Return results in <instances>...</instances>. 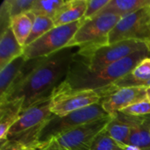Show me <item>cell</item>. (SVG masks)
<instances>
[{"label": "cell", "mask_w": 150, "mask_h": 150, "mask_svg": "<svg viewBox=\"0 0 150 150\" xmlns=\"http://www.w3.org/2000/svg\"><path fill=\"white\" fill-rule=\"evenodd\" d=\"M78 51V47H67L45 57L39 66L0 103L23 99L24 110L37 101L50 97L54 91L65 81Z\"/></svg>", "instance_id": "cell-1"}, {"label": "cell", "mask_w": 150, "mask_h": 150, "mask_svg": "<svg viewBox=\"0 0 150 150\" xmlns=\"http://www.w3.org/2000/svg\"><path fill=\"white\" fill-rule=\"evenodd\" d=\"M149 56L150 48L139 50L98 71L89 69L75 56L63 84L74 90L97 91L120 80L133 71L142 60Z\"/></svg>", "instance_id": "cell-2"}, {"label": "cell", "mask_w": 150, "mask_h": 150, "mask_svg": "<svg viewBox=\"0 0 150 150\" xmlns=\"http://www.w3.org/2000/svg\"><path fill=\"white\" fill-rule=\"evenodd\" d=\"M53 114L51 96L37 101L22 110L19 118L10 128L6 139L19 142L28 149L40 148L38 145L39 134Z\"/></svg>", "instance_id": "cell-3"}, {"label": "cell", "mask_w": 150, "mask_h": 150, "mask_svg": "<svg viewBox=\"0 0 150 150\" xmlns=\"http://www.w3.org/2000/svg\"><path fill=\"white\" fill-rule=\"evenodd\" d=\"M145 48H150V43L128 40L98 47H79L76 58L89 69L98 71Z\"/></svg>", "instance_id": "cell-4"}, {"label": "cell", "mask_w": 150, "mask_h": 150, "mask_svg": "<svg viewBox=\"0 0 150 150\" xmlns=\"http://www.w3.org/2000/svg\"><path fill=\"white\" fill-rule=\"evenodd\" d=\"M110 116L103 108L101 102L83 109L72 112L64 116H53L42 127L39 137L38 145L44 149L51 141L73 130L82 125Z\"/></svg>", "instance_id": "cell-5"}, {"label": "cell", "mask_w": 150, "mask_h": 150, "mask_svg": "<svg viewBox=\"0 0 150 150\" xmlns=\"http://www.w3.org/2000/svg\"><path fill=\"white\" fill-rule=\"evenodd\" d=\"M84 21L83 18L69 25L54 27L40 39L25 47L24 56L26 60L47 57L67 47Z\"/></svg>", "instance_id": "cell-6"}, {"label": "cell", "mask_w": 150, "mask_h": 150, "mask_svg": "<svg viewBox=\"0 0 150 150\" xmlns=\"http://www.w3.org/2000/svg\"><path fill=\"white\" fill-rule=\"evenodd\" d=\"M120 17L106 13L85 19L68 47H98L109 44V34Z\"/></svg>", "instance_id": "cell-7"}, {"label": "cell", "mask_w": 150, "mask_h": 150, "mask_svg": "<svg viewBox=\"0 0 150 150\" xmlns=\"http://www.w3.org/2000/svg\"><path fill=\"white\" fill-rule=\"evenodd\" d=\"M51 97L52 112L56 116H64L102 101V98L96 91L74 90L63 83L54 91Z\"/></svg>", "instance_id": "cell-8"}, {"label": "cell", "mask_w": 150, "mask_h": 150, "mask_svg": "<svg viewBox=\"0 0 150 150\" xmlns=\"http://www.w3.org/2000/svg\"><path fill=\"white\" fill-rule=\"evenodd\" d=\"M128 40L150 43V6L121 18L109 34V44Z\"/></svg>", "instance_id": "cell-9"}, {"label": "cell", "mask_w": 150, "mask_h": 150, "mask_svg": "<svg viewBox=\"0 0 150 150\" xmlns=\"http://www.w3.org/2000/svg\"><path fill=\"white\" fill-rule=\"evenodd\" d=\"M111 120L112 116H108L82 125L54 140L69 150H91L95 139L105 129Z\"/></svg>", "instance_id": "cell-10"}, {"label": "cell", "mask_w": 150, "mask_h": 150, "mask_svg": "<svg viewBox=\"0 0 150 150\" xmlns=\"http://www.w3.org/2000/svg\"><path fill=\"white\" fill-rule=\"evenodd\" d=\"M148 88L135 86L122 88L110 97L101 101L104 110L110 115L114 116L122 110L148 99Z\"/></svg>", "instance_id": "cell-11"}, {"label": "cell", "mask_w": 150, "mask_h": 150, "mask_svg": "<svg viewBox=\"0 0 150 150\" xmlns=\"http://www.w3.org/2000/svg\"><path fill=\"white\" fill-rule=\"evenodd\" d=\"M139 117L140 116H132L120 112L112 117L105 131L116 142L123 145H128L131 127L136 123Z\"/></svg>", "instance_id": "cell-12"}, {"label": "cell", "mask_w": 150, "mask_h": 150, "mask_svg": "<svg viewBox=\"0 0 150 150\" xmlns=\"http://www.w3.org/2000/svg\"><path fill=\"white\" fill-rule=\"evenodd\" d=\"M88 0H68L53 18L54 27L69 25L84 18Z\"/></svg>", "instance_id": "cell-13"}, {"label": "cell", "mask_w": 150, "mask_h": 150, "mask_svg": "<svg viewBox=\"0 0 150 150\" xmlns=\"http://www.w3.org/2000/svg\"><path fill=\"white\" fill-rule=\"evenodd\" d=\"M23 54L24 47L18 43L11 28H8L0 35V70Z\"/></svg>", "instance_id": "cell-14"}, {"label": "cell", "mask_w": 150, "mask_h": 150, "mask_svg": "<svg viewBox=\"0 0 150 150\" xmlns=\"http://www.w3.org/2000/svg\"><path fill=\"white\" fill-rule=\"evenodd\" d=\"M23 104V99L7 100L0 103V140L6 138L10 128L19 118Z\"/></svg>", "instance_id": "cell-15"}, {"label": "cell", "mask_w": 150, "mask_h": 150, "mask_svg": "<svg viewBox=\"0 0 150 150\" xmlns=\"http://www.w3.org/2000/svg\"><path fill=\"white\" fill-rule=\"evenodd\" d=\"M147 6H150V0H110L97 15L110 13L124 18Z\"/></svg>", "instance_id": "cell-16"}, {"label": "cell", "mask_w": 150, "mask_h": 150, "mask_svg": "<svg viewBox=\"0 0 150 150\" xmlns=\"http://www.w3.org/2000/svg\"><path fill=\"white\" fill-rule=\"evenodd\" d=\"M25 61L26 59L23 54L13 60L2 70H0V102L5 98L11 91Z\"/></svg>", "instance_id": "cell-17"}, {"label": "cell", "mask_w": 150, "mask_h": 150, "mask_svg": "<svg viewBox=\"0 0 150 150\" xmlns=\"http://www.w3.org/2000/svg\"><path fill=\"white\" fill-rule=\"evenodd\" d=\"M128 145H134L142 150H150V115L140 116L131 127Z\"/></svg>", "instance_id": "cell-18"}, {"label": "cell", "mask_w": 150, "mask_h": 150, "mask_svg": "<svg viewBox=\"0 0 150 150\" xmlns=\"http://www.w3.org/2000/svg\"><path fill=\"white\" fill-rule=\"evenodd\" d=\"M36 16L32 12H26L11 18V28L18 43L25 47V42L31 33Z\"/></svg>", "instance_id": "cell-19"}, {"label": "cell", "mask_w": 150, "mask_h": 150, "mask_svg": "<svg viewBox=\"0 0 150 150\" xmlns=\"http://www.w3.org/2000/svg\"><path fill=\"white\" fill-rule=\"evenodd\" d=\"M64 2L62 0H34L31 11L35 16H42L53 19Z\"/></svg>", "instance_id": "cell-20"}, {"label": "cell", "mask_w": 150, "mask_h": 150, "mask_svg": "<svg viewBox=\"0 0 150 150\" xmlns=\"http://www.w3.org/2000/svg\"><path fill=\"white\" fill-rule=\"evenodd\" d=\"M54 27V24L52 18L42 17V16H36V18L33 25L31 33L25 42V47L32 44L33 42L40 39L41 36H43L45 33L49 32Z\"/></svg>", "instance_id": "cell-21"}, {"label": "cell", "mask_w": 150, "mask_h": 150, "mask_svg": "<svg viewBox=\"0 0 150 150\" xmlns=\"http://www.w3.org/2000/svg\"><path fill=\"white\" fill-rule=\"evenodd\" d=\"M125 146L127 145L116 142L104 130L95 139L91 150H125Z\"/></svg>", "instance_id": "cell-22"}, {"label": "cell", "mask_w": 150, "mask_h": 150, "mask_svg": "<svg viewBox=\"0 0 150 150\" xmlns=\"http://www.w3.org/2000/svg\"><path fill=\"white\" fill-rule=\"evenodd\" d=\"M11 18L32 11L34 0H8Z\"/></svg>", "instance_id": "cell-23"}, {"label": "cell", "mask_w": 150, "mask_h": 150, "mask_svg": "<svg viewBox=\"0 0 150 150\" xmlns=\"http://www.w3.org/2000/svg\"><path fill=\"white\" fill-rule=\"evenodd\" d=\"M121 112L132 116H147L150 115V101L149 99L139 102L133 105L124 110Z\"/></svg>", "instance_id": "cell-24"}, {"label": "cell", "mask_w": 150, "mask_h": 150, "mask_svg": "<svg viewBox=\"0 0 150 150\" xmlns=\"http://www.w3.org/2000/svg\"><path fill=\"white\" fill-rule=\"evenodd\" d=\"M11 17L8 0L3 2L0 7V35L3 34L8 28L11 27Z\"/></svg>", "instance_id": "cell-25"}, {"label": "cell", "mask_w": 150, "mask_h": 150, "mask_svg": "<svg viewBox=\"0 0 150 150\" xmlns=\"http://www.w3.org/2000/svg\"><path fill=\"white\" fill-rule=\"evenodd\" d=\"M110 0H88L87 10L84 15L85 19L92 18L109 3Z\"/></svg>", "instance_id": "cell-26"}, {"label": "cell", "mask_w": 150, "mask_h": 150, "mask_svg": "<svg viewBox=\"0 0 150 150\" xmlns=\"http://www.w3.org/2000/svg\"><path fill=\"white\" fill-rule=\"evenodd\" d=\"M1 145H0V150H31V149L26 148L23 144L13 142V141H8L5 139L0 140Z\"/></svg>", "instance_id": "cell-27"}, {"label": "cell", "mask_w": 150, "mask_h": 150, "mask_svg": "<svg viewBox=\"0 0 150 150\" xmlns=\"http://www.w3.org/2000/svg\"><path fill=\"white\" fill-rule=\"evenodd\" d=\"M41 150H69L65 148H63L62 145H60L58 143V142L56 140H53L51 141L43 149Z\"/></svg>", "instance_id": "cell-28"}, {"label": "cell", "mask_w": 150, "mask_h": 150, "mask_svg": "<svg viewBox=\"0 0 150 150\" xmlns=\"http://www.w3.org/2000/svg\"><path fill=\"white\" fill-rule=\"evenodd\" d=\"M125 150H142L140 148L134 145H127L125 146Z\"/></svg>", "instance_id": "cell-29"}, {"label": "cell", "mask_w": 150, "mask_h": 150, "mask_svg": "<svg viewBox=\"0 0 150 150\" xmlns=\"http://www.w3.org/2000/svg\"><path fill=\"white\" fill-rule=\"evenodd\" d=\"M147 93H148V99L150 101V88H148Z\"/></svg>", "instance_id": "cell-30"}, {"label": "cell", "mask_w": 150, "mask_h": 150, "mask_svg": "<svg viewBox=\"0 0 150 150\" xmlns=\"http://www.w3.org/2000/svg\"><path fill=\"white\" fill-rule=\"evenodd\" d=\"M43 149H40V148H34V149H31V150H41Z\"/></svg>", "instance_id": "cell-31"}]
</instances>
